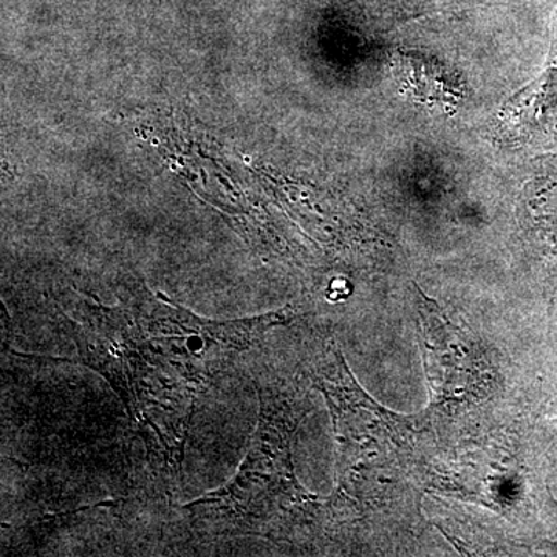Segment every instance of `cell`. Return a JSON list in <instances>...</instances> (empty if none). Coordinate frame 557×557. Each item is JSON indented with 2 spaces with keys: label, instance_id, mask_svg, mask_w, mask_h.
I'll use <instances>...</instances> for the list:
<instances>
[{
  "label": "cell",
  "instance_id": "1",
  "mask_svg": "<svg viewBox=\"0 0 557 557\" xmlns=\"http://www.w3.org/2000/svg\"><path fill=\"white\" fill-rule=\"evenodd\" d=\"M293 318L287 307L215 322L153 298L137 299L124 309L87 307L81 355L112 384L132 417L153 424L156 410L207 391L242 351Z\"/></svg>",
  "mask_w": 557,
  "mask_h": 557
},
{
  "label": "cell",
  "instance_id": "2",
  "mask_svg": "<svg viewBox=\"0 0 557 557\" xmlns=\"http://www.w3.org/2000/svg\"><path fill=\"white\" fill-rule=\"evenodd\" d=\"M260 423L236 478L215 493L186 505L194 518L218 533H256L269 519V497L282 475L289 474L288 432L271 399L260 388Z\"/></svg>",
  "mask_w": 557,
  "mask_h": 557
},
{
  "label": "cell",
  "instance_id": "3",
  "mask_svg": "<svg viewBox=\"0 0 557 557\" xmlns=\"http://www.w3.org/2000/svg\"><path fill=\"white\" fill-rule=\"evenodd\" d=\"M418 292V338L432 406L465 405L490 395L493 372L474 339L442 307Z\"/></svg>",
  "mask_w": 557,
  "mask_h": 557
},
{
  "label": "cell",
  "instance_id": "4",
  "mask_svg": "<svg viewBox=\"0 0 557 557\" xmlns=\"http://www.w3.org/2000/svg\"><path fill=\"white\" fill-rule=\"evenodd\" d=\"M313 383L327 401L333 431L344 448H409L416 432L410 418L391 412L370 397L338 348H333V361L314 373Z\"/></svg>",
  "mask_w": 557,
  "mask_h": 557
},
{
  "label": "cell",
  "instance_id": "5",
  "mask_svg": "<svg viewBox=\"0 0 557 557\" xmlns=\"http://www.w3.org/2000/svg\"><path fill=\"white\" fill-rule=\"evenodd\" d=\"M520 215L545 252L557 260V182L530 183L523 193Z\"/></svg>",
  "mask_w": 557,
  "mask_h": 557
},
{
  "label": "cell",
  "instance_id": "6",
  "mask_svg": "<svg viewBox=\"0 0 557 557\" xmlns=\"http://www.w3.org/2000/svg\"><path fill=\"white\" fill-rule=\"evenodd\" d=\"M556 90L557 72L549 70L536 83L515 95L502 108L500 115H498L500 129L505 137L509 135L511 138H519L530 132L531 124L539 120L542 109H544L545 104L542 101L555 97Z\"/></svg>",
  "mask_w": 557,
  "mask_h": 557
},
{
  "label": "cell",
  "instance_id": "7",
  "mask_svg": "<svg viewBox=\"0 0 557 557\" xmlns=\"http://www.w3.org/2000/svg\"><path fill=\"white\" fill-rule=\"evenodd\" d=\"M405 11H440L454 9L468 3L483 2V0H394Z\"/></svg>",
  "mask_w": 557,
  "mask_h": 557
}]
</instances>
